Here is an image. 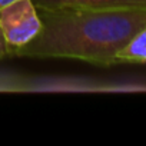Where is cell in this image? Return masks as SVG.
<instances>
[{
  "label": "cell",
  "mask_w": 146,
  "mask_h": 146,
  "mask_svg": "<svg viewBox=\"0 0 146 146\" xmlns=\"http://www.w3.org/2000/svg\"><path fill=\"white\" fill-rule=\"evenodd\" d=\"M39 35L12 56L73 59L100 67L116 66L117 53L146 26V7H37Z\"/></svg>",
  "instance_id": "cell-1"
},
{
  "label": "cell",
  "mask_w": 146,
  "mask_h": 146,
  "mask_svg": "<svg viewBox=\"0 0 146 146\" xmlns=\"http://www.w3.org/2000/svg\"><path fill=\"white\" fill-rule=\"evenodd\" d=\"M0 29L10 56L15 50L33 40L42 29V22L33 0H16L0 9Z\"/></svg>",
  "instance_id": "cell-2"
},
{
  "label": "cell",
  "mask_w": 146,
  "mask_h": 146,
  "mask_svg": "<svg viewBox=\"0 0 146 146\" xmlns=\"http://www.w3.org/2000/svg\"><path fill=\"white\" fill-rule=\"evenodd\" d=\"M36 7H76V9H127L146 7V0H33Z\"/></svg>",
  "instance_id": "cell-3"
},
{
  "label": "cell",
  "mask_w": 146,
  "mask_h": 146,
  "mask_svg": "<svg viewBox=\"0 0 146 146\" xmlns=\"http://www.w3.org/2000/svg\"><path fill=\"white\" fill-rule=\"evenodd\" d=\"M125 63H146V26L117 53L116 66Z\"/></svg>",
  "instance_id": "cell-4"
},
{
  "label": "cell",
  "mask_w": 146,
  "mask_h": 146,
  "mask_svg": "<svg viewBox=\"0 0 146 146\" xmlns=\"http://www.w3.org/2000/svg\"><path fill=\"white\" fill-rule=\"evenodd\" d=\"M6 56H9V47H7V43L5 40L3 32H2V29H0V60L5 59Z\"/></svg>",
  "instance_id": "cell-5"
},
{
  "label": "cell",
  "mask_w": 146,
  "mask_h": 146,
  "mask_svg": "<svg viewBox=\"0 0 146 146\" xmlns=\"http://www.w3.org/2000/svg\"><path fill=\"white\" fill-rule=\"evenodd\" d=\"M12 2H16V0H0V9L7 6V5H10Z\"/></svg>",
  "instance_id": "cell-6"
}]
</instances>
